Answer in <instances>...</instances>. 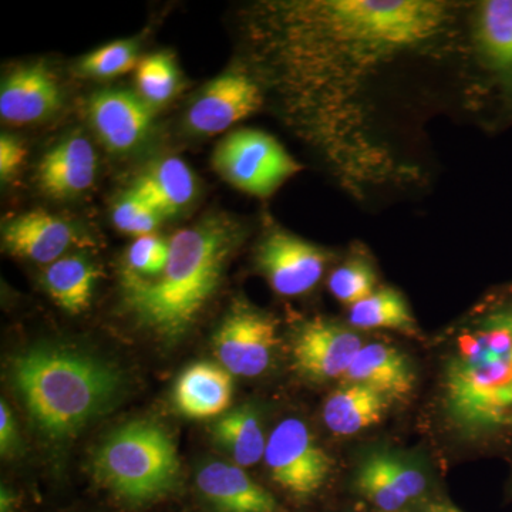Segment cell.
Segmentation results:
<instances>
[{"mask_svg":"<svg viewBox=\"0 0 512 512\" xmlns=\"http://www.w3.org/2000/svg\"><path fill=\"white\" fill-rule=\"evenodd\" d=\"M80 234L70 222L45 211H30L6 221L2 228L3 247L9 254L36 264L59 261Z\"/></svg>","mask_w":512,"mask_h":512,"instance_id":"9a60e30c","label":"cell"},{"mask_svg":"<svg viewBox=\"0 0 512 512\" xmlns=\"http://www.w3.org/2000/svg\"><path fill=\"white\" fill-rule=\"evenodd\" d=\"M278 345V320L244 301L231 306L214 336L215 355L232 376H261Z\"/></svg>","mask_w":512,"mask_h":512,"instance_id":"9c48e42d","label":"cell"},{"mask_svg":"<svg viewBox=\"0 0 512 512\" xmlns=\"http://www.w3.org/2000/svg\"><path fill=\"white\" fill-rule=\"evenodd\" d=\"M356 488L359 493L383 512H399L407 501L397 493L384 471L380 451L370 453L356 471Z\"/></svg>","mask_w":512,"mask_h":512,"instance_id":"4316f807","label":"cell"},{"mask_svg":"<svg viewBox=\"0 0 512 512\" xmlns=\"http://www.w3.org/2000/svg\"><path fill=\"white\" fill-rule=\"evenodd\" d=\"M195 484L215 512H276L274 495L245 473L225 461H210L198 468Z\"/></svg>","mask_w":512,"mask_h":512,"instance_id":"2e32d148","label":"cell"},{"mask_svg":"<svg viewBox=\"0 0 512 512\" xmlns=\"http://www.w3.org/2000/svg\"><path fill=\"white\" fill-rule=\"evenodd\" d=\"M332 254L284 229H272L259 242L256 266L278 295L301 296L319 284Z\"/></svg>","mask_w":512,"mask_h":512,"instance_id":"30bf717a","label":"cell"},{"mask_svg":"<svg viewBox=\"0 0 512 512\" xmlns=\"http://www.w3.org/2000/svg\"><path fill=\"white\" fill-rule=\"evenodd\" d=\"M153 106L126 90H103L89 101V119L104 146L128 153L146 141L153 128Z\"/></svg>","mask_w":512,"mask_h":512,"instance_id":"4fadbf2b","label":"cell"},{"mask_svg":"<svg viewBox=\"0 0 512 512\" xmlns=\"http://www.w3.org/2000/svg\"><path fill=\"white\" fill-rule=\"evenodd\" d=\"M212 165L232 187L258 198L271 197L302 171L274 136L252 128L228 134L215 148Z\"/></svg>","mask_w":512,"mask_h":512,"instance_id":"52a82bcc","label":"cell"},{"mask_svg":"<svg viewBox=\"0 0 512 512\" xmlns=\"http://www.w3.org/2000/svg\"><path fill=\"white\" fill-rule=\"evenodd\" d=\"M180 457L173 437L148 420L130 421L107 436L93 460V474L114 497L146 505L174 490Z\"/></svg>","mask_w":512,"mask_h":512,"instance_id":"5b68a950","label":"cell"},{"mask_svg":"<svg viewBox=\"0 0 512 512\" xmlns=\"http://www.w3.org/2000/svg\"><path fill=\"white\" fill-rule=\"evenodd\" d=\"M26 157V148L18 138L2 134L0 137V175L9 180L18 171Z\"/></svg>","mask_w":512,"mask_h":512,"instance_id":"1f68e13d","label":"cell"},{"mask_svg":"<svg viewBox=\"0 0 512 512\" xmlns=\"http://www.w3.org/2000/svg\"><path fill=\"white\" fill-rule=\"evenodd\" d=\"M244 234L229 215H207L168 241L170 254L157 278L124 272V298L138 322L165 339L183 336L217 292Z\"/></svg>","mask_w":512,"mask_h":512,"instance_id":"3957f363","label":"cell"},{"mask_svg":"<svg viewBox=\"0 0 512 512\" xmlns=\"http://www.w3.org/2000/svg\"><path fill=\"white\" fill-rule=\"evenodd\" d=\"M62 90L43 62L19 67L0 87V117L6 123L30 124L49 119L62 107Z\"/></svg>","mask_w":512,"mask_h":512,"instance_id":"5bb4252c","label":"cell"},{"mask_svg":"<svg viewBox=\"0 0 512 512\" xmlns=\"http://www.w3.org/2000/svg\"><path fill=\"white\" fill-rule=\"evenodd\" d=\"M343 383L363 384L390 402H406L416 387V370L402 350L387 343H369L357 353Z\"/></svg>","mask_w":512,"mask_h":512,"instance_id":"ac0fdd59","label":"cell"},{"mask_svg":"<svg viewBox=\"0 0 512 512\" xmlns=\"http://www.w3.org/2000/svg\"><path fill=\"white\" fill-rule=\"evenodd\" d=\"M266 468L286 493L298 498L313 497L328 483L335 461L305 421L289 417L272 431L266 443Z\"/></svg>","mask_w":512,"mask_h":512,"instance_id":"ba28073f","label":"cell"},{"mask_svg":"<svg viewBox=\"0 0 512 512\" xmlns=\"http://www.w3.org/2000/svg\"><path fill=\"white\" fill-rule=\"evenodd\" d=\"M393 403L363 384L343 383L323 406L326 427L335 436L350 437L382 423Z\"/></svg>","mask_w":512,"mask_h":512,"instance_id":"ffe728a7","label":"cell"},{"mask_svg":"<svg viewBox=\"0 0 512 512\" xmlns=\"http://www.w3.org/2000/svg\"><path fill=\"white\" fill-rule=\"evenodd\" d=\"M13 387L37 429L66 439L106 412L120 394L119 370L87 353L40 345L10 365Z\"/></svg>","mask_w":512,"mask_h":512,"instance_id":"277c9868","label":"cell"},{"mask_svg":"<svg viewBox=\"0 0 512 512\" xmlns=\"http://www.w3.org/2000/svg\"><path fill=\"white\" fill-rule=\"evenodd\" d=\"M163 217L184 210L197 194L191 168L180 158L168 157L150 165L131 185Z\"/></svg>","mask_w":512,"mask_h":512,"instance_id":"44dd1931","label":"cell"},{"mask_svg":"<svg viewBox=\"0 0 512 512\" xmlns=\"http://www.w3.org/2000/svg\"><path fill=\"white\" fill-rule=\"evenodd\" d=\"M348 322L350 328L360 330H392L413 339L420 335L409 302L392 286H380L372 295L350 306Z\"/></svg>","mask_w":512,"mask_h":512,"instance_id":"603a6c76","label":"cell"},{"mask_svg":"<svg viewBox=\"0 0 512 512\" xmlns=\"http://www.w3.org/2000/svg\"><path fill=\"white\" fill-rule=\"evenodd\" d=\"M427 512H463L458 510V508L453 507V505H447V504H434L429 507V510Z\"/></svg>","mask_w":512,"mask_h":512,"instance_id":"e575fe53","label":"cell"},{"mask_svg":"<svg viewBox=\"0 0 512 512\" xmlns=\"http://www.w3.org/2000/svg\"><path fill=\"white\" fill-rule=\"evenodd\" d=\"M212 437L239 467H252L264 460L268 440L261 417L249 404L221 416L212 427Z\"/></svg>","mask_w":512,"mask_h":512,"instance_id":"cb8c5ba5","label":"cell"},{"mask_svg":"<svg viewBox=\"0 0 512 512\" xmlns=\"http://www.w3.org/2000/svg\"><path fill=\"white\" fill-rule=\"evenodd\" d=\"M231 373L210 362L191 365L174 387V403L188 419L205 420L224 416L234 394Z\"/></svg>","mask_w":512,"mask_h":512,"instance_id":"d6986e66","label":"cell"},{"mask_svg":"<svg viewBox=\"0 0 512 512\" xmlns=\"http://www.w3.org/2000/svg\"><path fill=\"white\" fill-rule=\"evenodd\" d=\"M96 151L83 136H70L47 151L37 167L40 190L57 198L79 197L96 180Z\"/></svg>","mask_w":512,"mask_h":512,"instance_id":"e0dca14e","label":"cell"},{"mask_svg":"<svg viewBox=\"0 0 512 512\" xmlns=\"http://www.w3.org/2000/svg\"><path fill=\"white\" fill-rule=\"evenodd\" d=\"M20 436L15 417L8 403L0 402V451L3 457H10L18 453Z\"/></svg>","mask_w":512,"mask_h":512,"instance_id":"d6a6232c","label":"cell"},{"mask_svg":"<svg viewBox=\"0 0 512 512\" xmlns=\"http://www.w3.org/2000/svg\"><path fill=\"white\" fill-rule=\"evenodd\" d=\"M264 103L261 86L242 70H229L212 80L194 100L187 126L200 136H214L247 119Z\"/></svg>","mask_w":512,"mask_h":512,"instance_id":"7c38bea8","label":"cell"},{"mask_svg":"<svg viewBox=\"0 0 512 512\" xmlns=\"http://www.w3.org/2000/svg\"><path fill=\"white\" fill-rule=\"evenodd\" d=\"M441 420L470 446H512V281L495 286L448 330L439 379Z\"/></svg>","mask_w":512,"mask_h":512,"instance_id":"7a4b0ae2","label":"cell"},{"mask_svg":"<svg viewBox=\"0 0 512 512\" xmlns=\"http://www.w3.org/2000/svg\"><path fill=\"white\" fill-rule=\"evenodd\" d=\"M16 508V495L9 488L0 491V512H13Z\"/></svg>","mask_w":512,"mask_h":512,"instance_id":"836d02e7","label":"cell"},{"mask_svg":"<svg viewBox=\"0 0 512 512\" xmlns=\"http://www.w3.org/2000/svg\"><path fill=\"white\" fill-rule=\"evenodd\" d=\"M99 276V266L89 258L70 255L47 266L42 284L57 306L72 315H79L89 308Z\"/></svg>","mask_w":512,"mask_h":512,"instance_id":"7402d4cb","label":"cell"},{"mask_svg":"<svg viewBox=\"0 0 512 512\" xmlns=\"http://www.w3.org/2000/svg\"><path fill=\"white\" fill-rule=\"evenodd\" d=\"M511 491H512V477H511Z\"/></svg>","mask_w":512,"mask_h":512,"instance_id":"d590c367","label":"cell"},{"mask_svg":"<svg viewBox=\"0 0 512 512\" xmlns=\"http://www.w3.org/2000/svg\"><path fill=\"white\" fill-rule=\"evenodd\" d=\"M380 454H382L384 471L390 483L407 503L417 500L426 493L427 480L420 470L392 453L380 451Z\"/></svg>","mask_w":512,"mask_h":512,"instance_id":"4dcf8cb0","label":"cell"},{"mask_svg":"<svg viewBox=\"0 0 512 512\" xmlns=\"http://www.w3.org/2000/svg\"><path fill=\"white\" fill-rule=\"evenodd\" d=\"M136 79L140 96L150 106L167 103L180 86V74L173 57L165 53L148 56L138 64Z\"/></svg>","mask_w":512,"mask_h":512,"instance_id":"484cf974","label":"cell"},{"mask_svg":"<svg viewBox=\"0 0 512 512\" xmlns=\"http://www.w3.org/2000/svg\"><path fill=\"white\" fill-rule=\"evenodd\" d=\"M170 254V242L157 235H144L137 238L128 248L126 271L140 278H157L164 271Z\"/></svg>","mask_w":512,"mask_h":512,"instance_id":"f546056e","label":"cell"},{"mask_svg":"<svg viewBox=\"0 0 512 512\" xmlns=\"http://www.w3.org/2000/svg\"><path fill=\"white\" fill-rule=\"evenodd\" d=\"M261 9L259 43L289 110L302 116L305 133L349 190L362 192L372 178L353 133L365 126L366 90L394 63L446 35L456 8L439 0H298Z\"/></svg>","mask_w":512,"mask_h":512,"instance_id":"6da1fadb","label":"cell"},{"mask_svg":"<svg viewBox=\"0 0 512 512\" xmlns=\"http://www.w3.org/2000/svg\"><path fill=\"white\" fill-rule=\"evenodd\" d=\"M138 46L134 40H117L93 50L79 64L80 72L87 77L109 79L130 72L137 63Z\"/></svg>","mask_w":512,"mask_h":512,"instance_id":"83f0119b","label":"cell"},{"mask_svg":"<svg viewBox=\"0 0 512 512\" xmlns=\"http://www.w3.org/2000/svg\"><path fill=\"white\" fill-rule=\"evenodd\" d=\"M362 348V338L350 326L315 318L299 326L293 336V365L312 382L343 379Z\"/></svg>","mask_w":512,"mask_h":512,"instance_id":"8fae6325","label":"cell"},{"mask_svg":"<svg viewBox=\"0 0 512 512\" xmlns=\"http://www.w3.org/2000/svg\"><path fill=\"white\" fill-rule=\"evenodd\" d=\"M163 218V215L133 188L124 192L113 208V222L117 229L137 238L154 234Z\"/></svg>","mask_w":512,"mask_h":512,"instance_id":"f1b7e54d","label":"cell"},{"mask_svg":"<svg viewBox=\"0 0 512 512\" xmlns=\"http://www.w3.org/2000/svg\"><path fill=\"white\" fill-rule=\"evenodd\" d=\"M377 281L379 276L372 259L365 254H356L330 274L328 286L333 298L350 308L372 295L377 289Z\"/></svg>","mask_w":512,"mask_h":512,"instance_id":"d4e9b609","label":"cell"},{"mask_svg":"<svg viewBox=\"0 0 512 512\" xmlns=\"http://www.w3.org/2000/svg\"><path fill=\"white\" fill-rule=\"evenodd\" d=\"M468 59L473 96L484 123L512 126V0H483L468 13Z\"/></svg>","mask_w":512,"mask_h":512,"instance_id":"8992f818","label":"cell"}]
</instances>
